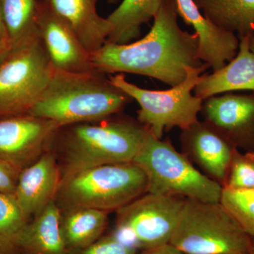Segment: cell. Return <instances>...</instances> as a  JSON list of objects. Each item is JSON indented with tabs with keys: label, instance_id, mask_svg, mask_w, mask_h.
Returning <instances> with one entry per match:
<instances>
[{
	"label": "cell",
	"instance_id": "7",
	"mask_svg": "<svg viewBox=\"0 0 254 254\" xmlns=\"http://www.w3.org/2000/svg\"><path fill=\"white\" fill-rule=\"evenodd\" d=\"M54 71L38 32L11 45L0 60V118L28 113Z\"/></svg>",
	"mask_w": 254,
	"mask_h": 254
},
{
	"label": "cell",
	"instance_id": "22",
	"mask_svg": "<svg viewBox=\"0 0 254 254\" xmlns=\"http://www.w3.org/2000/svg\"><path fill=\"white\" fill-rule=\"evenodd\" d=\"M39 0H0V15L11 45L35 34Z\"/></svg>",
	"mask_w": 254,
	"mask_h": 254
},
{
	"label": "cell",
	"instance_id": "14",
	"mask_svg": "<svg viewBox=\"0 0 254 254\" xmlns=\"http://www.w3.org/2000/svg\"><path fill=\"white\" fill-rule=\"evenodd\" d=\"M178 14L194 28L198 38V58L213 71H218L235 58L240 39L205 17L193 0H175Z\"/></svg>",
	"mask_w": 254,
	"mask_h": 254
},
{
	"label": "cell",
	"instance_id": "11",
	"mask_svg": "<svg viewBox=\"0 0 254 254\" xmlns=\"http://www.w3.org/2000/svg\"><path fill=\"white\" fill-rule=\"evenodd\" d=\"M37 30L55 70L73 73L98 71L93 64L91 53L71 28L43 0L38 9Z\"/></svg>",
	"mask_w": 254,
	"mask_h": 254
},
{
	"label": "cell",
	"instance_id": "16",
	"mask_svg": "<svg viewBox=\"0 0 254 254\" xmlns=\"http://www.w3.org/2000/svg\"><path fill=\"white\" fill-rule=\"evenodd\" d=\"M93 53L106 43L113 27L97 10L98 0H43Z\"/></svg>",
	"mask_w": 254,
	"mask_h": 254
},
{
	"label": "cell",
	"instance_id": "19",
	"mask_svg": "<svg viewBox=\"0 0 254 254\" xmlns=\"http://www.w3.org/2000/svg\"><path fill=\"white\" fill-rule=\"evenodd\" d=\"M205 17L239 39L254 34V0H193Z\"/></svg>",
	"mask_w": 254,
	"mask_h": 254
},
{
	"label": "cell",
	"instance_id": "25",
	"mask_svg": "<svg viewBox=\"0 0 254 254\" xmlns=\"http://www.w3.org/2000/svg\"><path fill=\"white\" fill-rule=\"evenodd\" d=\"M223 187L232 190L254 189V159L250 153L243 155L235 150Z\"/></svg>",
	"mask_w": 254,
	"mask_h": 254
},
{
	"label": "cell",
	"instance_id": "24",
	"mask_svg": "<svg viewBox=\"0 0 254 254\" xmlns=\"http://www.w3.org/2000/svg\"><path fill=\"white\" fill-rule=\"evenodd\" d=\"M220 203L227 209L244 231L254 238V189H222Z\"/></svg>",
	"mask_w": 254,
	"mask_h": 254
},
{
	"label": "cell",
	"instance_id": "32",
	"mask_svg": "<svg viewBox=\"0 0 254 254\" xmlns=\"http://www.w3.org/2000/svg\"><path fill=\"white\" fill-rule=\"evenodd\" d=\"M122 0H108V2L109 4H115L118 2H121Z\"/></svg>",
	"mask_w": 254,
	"mask_h": 254
},
{
	"label": "cell",
	"instance_id": "2",
	"mask_svg": "<svg viewBox=\"0 0 254 254\" xmlns=\"http://www.w3.org/2000/svg\"><path fill=\"white\" fill-rule=\"evenodd\" d=\"M113 116L60 127L53 142L61 155V180L95 167L133 163L150 130L138 120Z\"/></svg>",
	"mask_w": 254,
	"mask_h": 254
},
{
	"label": "cell",
	"instance_id": "13",
	"mask_svg": "<svg viewBox=\"0 0 254 254\" xmlns=\"http://www.w3.org/2000/svg\"><path fill=\"white\" fill-rule=\"evenodd\" d=\"M180 140L184 154L223 187L236 148L205 121L182 130Z\"/></svg>",
	"mask_w": 254,
	"mask_h": 254
},
{
	"label": "cell",
	"instance_id": "30",
	"mask_svg": "<svg viewBox=\"0 0 254 254\" xmlns=\"http://www.w3.org/2000/svg\"><path fill=\"white\" fill-rule=\"evenodd\" d=\"M11 46L9 43H0V60L7 53Z\"/></svg>",
	"mask_w": 254,
	"mask_h": 254
},
{
	"label": "cell",
	"instance_id": "9",
	"mask_svg": "<svg viewBox=\"0 0 254 254\" xmlns=\"http://www.w3.org/2000/svg\"><path fill=\"white\" fill-rule=\"evenodd\" d=\"M185 198L146 193L118 210V225L133 234L142 250L170 243Z\"/></svg>",
	"mask_w": 254,
	"mask_h": 254
},
{
	"label": "cell",
	"instance_id": "5",
	"mask_svg": "<svg viewBox=\"0 0 254 254\" xmlns=\"http://www.w3.org/2000/svg\"><path fill=\"white\" fill-rule=\"evenodd\" d=\"M133 163L146 175L147 193L220 202L223 187L195 169L170 141L157 138L150 131Z\"/></svg>",
	"mask_w": 254,
	"mask_h": 254
},
{
	"label": "cell",
	"instance_id": "21",
	"mask_svg": "<svg viewBox=\"0 0 254 254\" xmlns=\"http://www.w3.org/2000/svg\"><path fill=\"white\" fill-rule=\"evenodd\" d=\"M163 0H122L107 18L113 29L106 42L127 44L138 38L142 25L154 18Z\"/></svg>",
	"mask_w": 254,
	"mask_h": 254
},
{
	"label": "cell",
	"instance_id": "29",
	"mask_svg": "<svg viewBox=\"0 0 254 254\" xmlns=\"http://www.w3.org/2000/svg\"><path fill=\"white\" fill-rule=\"evenodd\" d=\"M0 43H9V38L0 15ZM11 44V43H10Z\"/></svg>",
	"mask_w": 254,
	"mask_h": 254
},
{
	"label": "cell",
	"instance_id": "18",
	"mask_svg": "<svg viewBox=\"0 0 254 254\" xmlns=\"http://www.w3.org/2000/svg\"><path fill=\"white\" fill-rule=\"evenodd\" d=\"M61 221V210L53 200L19 232L15 254H66Z\"/></svg>",
	"mask_w": 254,
	"mask_h": 254
},
{
	"label": "cell",
	"instance_id": "28",
	"mask_svg": "<svg viewBox=\"0 0 254 254\" xmlns=\"http://www.w3.org/2000/svg\"><path fill=\"white\" fill-rule=\"evenodd\" d=\"M141 254H185L177 247L168 243L154 248L142 251Z\"/></svg>",
	"mask_w": 254,
	"mask_h": 254
},
{
	"label": "cell",
	"instance_id": "33",
	"mask_svg": "<svg viewBox=\"0 0 254 254\" xmlns=\"http://www.w3.org/2000/svg\"><path fill=\"white\" fill-rule=\"evenodd\" d=\"M250 254H254V242H253V245H252V249H251Z\"/></svg>",
	"mask_w": 254,
	"mask_h": 254
},
{
	"label": "cell",
	"instance_id": "8",
	"mask_svg": "<svg viewBox=\"0 0 254 254\" xmlns=\"http://www.w3.org/2000/svg\"><path fill=\"white\" fill-rule=\"evenodd\" d=\"M208 68L207 64L190 68L182 83L166 91L140 88L127 81L124 73H117L109 78L113 84L136 100L140 106L137 120L161 139L164 132L174 127L182 131L198 121V114L203 100L192 95L191 92L199 83L202 73Z\"/></svg>",
	"mask_w": 254,
	"mask_h": 254
},
{
	"label": "cell",
	"instance_id": "34",
	"mask_svg": "<svg viewBox=\"0 0 254 254\" xmlns=\"http://www.w3.org/2000/svg\"><path fill=\"white\" fill-rule=\"evenodd\" d=\"M250 153V155H252V158L254 159V152H249Z\"/></svg>",
	"mask_w": 254,
	"mask_h": 254
},
{
	"label": "cell",
	"instance_id": "10",
	"mask_svg": "<svg viewBox=\"0 0 254 254\" xmlns=\"http://www.w3.org/2000/svg\"><path fill=\"white\" fill-rule=\"evenodd\" d=\"M60 128L28 113L0 118V159L21 173L46 153Z\"/></svg>",
	"mask_w": 254,
	"mask_h": 254
},
{
	"label": "cell",
	"instance_id": "4",
	"mask_svg": "<svg viewBox=\"0 0 254 254\" xmlns=\"http://www.w3.org/2000/svg\"><path fill=\"white\" fill-rule=\"evenodd\" d=\"M147 188L146 175L136 164L101 165L61 180L55 201L62 212L84 208L108 212L145 194Z\"/></svg>",
	"mask_w": 254,
	"mask_h": 254
},
{
	"label": "cell",
	"instance_id": "17",
	"mask_svg": "<svg viewBox=\"0 0 254 254\" xmlns=\"http://www.w3.org/2000/svg\"><path fill=\"white\" fill-rule=\"evenodd\" d=\"M240 41L233 60L218 71L202 75L193 90L195 96L204 100L226 92L254 91V53L250 48V36Z\"/></svg>",
	"mask_w": 254,
	"mask_h": 254
},
{
	"label": "cell",
	"instance_id": "20",
	"mask_svg": "<svg viewBox=\"0 0 254 254\" xmlns=\"http://www.w3.org/2000/svg\"><path fill=\"white\" fill-rule=\"evenodd\" d=\"M107 214L86 208L62 212V232L67 252L81 250L99 240L107 227Z\"/></svg>",
	"mask_w": 254,
	"mask_h": 254
},
{
	"label": "cell",
	"instance_id": "31",
	"mask_svg": "<svg viewBox=\"0 0 254 254\" xmlns=\"http://www.w3.org/2000/svg\"><path fill=\"white\" fill-rule=\"evenodd\" d=\"M250 48L251 50L254 53V34L251 35L250 36Z\"/></svg>",
	"mask_w": 254,
	"mask_h": 254
},
{
	"label": "cell",
	"instance_id": "27",
	"mask_svg": "<svg viewBox=\"0 0 254 254\" xmlns=\"http://www.w3.org/2000/svg\"><path fill=\"white\" fill-rule=\"evenodd\" d=\"M20 172L0 159V193L14 194Z\"/></svg>",
	"mask_w": 254,
	"mask_h": 254
},
{
	"label": "cell",
	"instance_id": "6",
	"mask_svg": "<svg viewBox=\"0 0 254 254\" xmlns=\"http://www.w3.org/2000/svg\"><path fill=\"white\" fill-rule=\"evenodd\" d=\"M170 244L185 254H250L253 242L219 203L185 198Z\"/></svg>",
	"mask_w": 254,
	"mask_h": 254
},
{
	"label": "cell",
	"instance_id": "1",
	"mask_svg": "<svg viewBox=\"0 0 254 254\" xmlns=\"http://www.w3.org/2000/svg\"><path fill=\"white\" fill-rule=\"evenodd\" d=\"M175 0H163L148 34L127 44L106 42L92 53L97 71L133 73L155 78L171 86L187 77L190 68L202 66L198 38L179 26Z\"/></svg>",
	"mask_w": 254,
	"mask_h": 254
},
{
	"label": "cell",
	"instance_id": "3",
	"mask_svg": "<svg viewBox=\"0 0 254 254\" xmlns=\"http://www.w3.org/2000/svg\"><path fill=\"white\" fill-rule=\"evenodd\" d=\"M131 100L105 73L55 69L46 90L28 114L52 120L62 127L109 118Z\"/></svg>",
	"mask_w": 254,
	"mask_h": 254
},
{
	"label": "cell",
	"instance_id": "15",
	"mask_svg": "<svg viewBox=\"0 0 254 254\" xmlns=\"http://www.w3.org/2000/svg\"><path fill=\"white\" fill-rule=\"evenodd\" d=\"M61 182L56 155L46 152L20 173L14 193L26 218L36 216L55 200Z\"/></svg>",
	"mask_w": 254,
	"mask_h": 254
},
{
	"label": "cell",
	"instance_id": "12",
	"mask_svg": "<svg viewBox=\"0 0 254 254\" xmlns=\"http://www.w3.org/2000/svg\"><path fill=\"white\" fill-rule=\"evenodd\" d=\"M200 113L234 146L254 152V93L210 97L203 100Z\"/></svg>",
	"mask_w": 254,
	"mask_h": 254
},
{
	"label": "cell",
	"instance_id": "26",
	"mask_svg": "<svg viewBox=\"0 0 254 254\" xmlns=\"http://www.w3.org/2000/svg\"><path fill=\"white\" fill-rule=\"evenodd\" d=\"M66 254H136V249L124 245L110 235L81 250L68 251Z\"/></svg>",
	"mask_w": 254,
	"mask_h": 254
},
{
	"label": "cell",
	"instance_id": "23",
	"mask_svg": "<svg viewBox=\"0 0 254 254\" xmlns=\"http://www.w3.org/2000/svg\"><path fill=\"white\" fill-rule=\"evenodd\" d=\"M28 221L14 194L0 193V254H15L16 238Z\"/></svg>",
	"mask_w": 254,
	"mask_h": 254
}]
</instances>
